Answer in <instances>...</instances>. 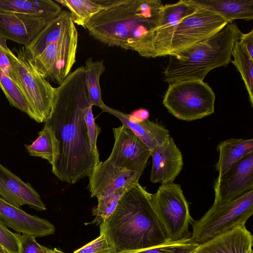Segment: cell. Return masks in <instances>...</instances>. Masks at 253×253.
I'll list each match as a JSON object with an SVG mask.
<instances>
[{
  "label": "cell",
  "instance_id": "37",
  "mask_svg": "<svg viewBox=\"0 0 253 253\" xmlns=\"http://www.w3.org/2000/svg\"><path fill=\"white\" fill-rule=\"evenodd\" d=\"M239 41L245 48L249 54L253 58V30L248 33H242Z\"/></svg>",
  "mask_w": 253,
  "mask_h": 253
},
{
  "label": "cell",
  "instance_id": "27",
  "mask_svg": "<svg viewBox=\"0 0 253 253\" xmlns=\"http://www.w3.org/2000/svg\"><path fill=\"white\" fill-rule=\"evenodd\" d=\"M25 147L30 156L44 159L51 166L58 156L56 142L51 130L45 125L38 132L37 138Z\"/></svg>",
  "mask_w": 253,
  "mask_h": 253
},
{
  "label": "cell",
  "instance_id": "15",
  "mask_svg": "<svg viewBox=\"0 0 253 253\" xmlns=\"http://www.w3.org/2000/svg\"><path fill=\"white\" fill-rule=\"evenodd\" d=\"M47 23L40 17L0 12V36L27 46Z\"/></svg>",
  "mask_w": 253,
  "mask_h": 253
},
{
  "label": "cell",
  "instance_id": "30",
  "mask_svg": "<svg viewBox=\"0 0 253 253\" xmlns=\"http://www.w3.org/2000/svg\"><path fill=\"white\" fill-rule=\"evenodd\" d=\"M0 87L10 104L35 120L34 115L22 94L12 80L0 67Z\"/></svg>",
  "mask_w": 253,
  "mask_h": 253
},
{
  "label": "cell",
  "instance_id": "13",
  "mask_svg": "<svg viewBox=\"0 0 253 253\" xmlns=\"http://www.w3.org/2000/svg\"><path fill=\"white\" fill-rule=\"evenodd\" d=\"M142 173L118 167L108 159L100 162L88 176L90 196H105L128 183L138 182Z\"/></svg>",
  "mask_w": 253,
  "mask_h": 253
},
{
  "label": "cell",
  "instance_id": "25",
  "mask_svg": "<svg viewBox=\"0 0 253 253\" xmlns=\"http://www.w3.org/2000/svg\"><path fill=\"white\" fill-rule=\"evenodd\" d=\"M70 11L75 24L84 28L90 19L105 8L104 0H56Z\"/></svg>",
  "mask_w": 253,
  "mask_h": 253
},
{
  "label": "cell",
  "instance_id": "11",
  "mask_svg": "<svg viewBox=\"0 0 253 253\" xmlns=\"http://www.w3.org/2000/svg\"><path fill=\"white\" fill-rule=\"evenodd\" d=\"M213 204L219 205L234 200L253 189V152L232 165L224 174L215 179Z\"/></svg>",
  "mask_w": 253,
  "mask_h": 253
},
{
  "label": "cell",
  "instance_id": "23",
  "mask_svg": "<svg viewBox=\"0 0 253 253\" xmlns=\"http://www.w3.org/2000/svg\"><path fill=\"white\" fill-rule=\"evenodd\" d=\"M73 22L70 12L62 10L55 18L47 23L28 46H25L30 55L33 58L39 55L63 35Z\"/></svg>",
  "mask_w": 253,
  "mask_h": 253
},
{
  "label": "cell",
  "instance_id": "12",
  "mask_svg": "<svg viewBox=\"0 0 253 253\" xmlns=\"http://www.w3.org/2000/svg\"><path fill=\"white\" fill-rule=\"evenodd\" d=\"M115 139L108 158L121 168L143 173L152 151L128 127L113 128Z\"/></svg>",
  "mask_w": 253,
  "mask_h": 253
},
{
  "label": "cell",
  "instance_id": "1",
  "mask_svg": "<svg viewBox=\"0 0 253 253\" xmlns=\"http://www.w3.org/2000/svg\"><path fill=\"white\" fill-rule=\"evenodd\" d=\"M90 105L81 66L56 87L52 109L44 122L58 151L52 172L63 182L73 184L88 177L100 162L91 149L84 118Z\"/></svg>",
  "mask_w": 253,
  "mask_h": 253
},
{
  "label": "cell",
  "instance_id": "33",
  "mask_svg": "<svg viewBox=\"0 0 253 253\" xmlns=\"http://www.w3.org/2000/svg\"><path fill=\"white\" fill-rule=\"evenodd\" d=\"M73 253H114V252L105 236L100 234L97 238L76 250Z\"/></svg>",
  "mask_w": 253,
  "mask_h": 253
},
{
  "label": "cell",
  "instance_id": "3",
  "mask_svg": "<svg viewBox=\"0 0 253 253\" xmlns=\"http://www.w3.org/2000/svg\"><path fill=\"white\" fill-rule=\"evenodd\" d=\"M149 193L139 182L120 199L111 215L100 224L114 253L141 250L169 241Z\"/></svg>",
  "mask_w": 253,
  "mask_h": 253
},
{
  "label": "cell",
  "instance_id": "8",
  "mask_svg": "<svg viewBox=\"0 0 253 253\" xmlns=\"http://www.w3.org/2000/svg\"><path fill=\"white\" fill-rule=\"evenodd\" d=\"M151 197L168 241H175L190 236L188 227L193 220L180 185L173 182L161 184Z\"/></svg>",
  "mask_w": 253,
  "mask_h": 253
},
{
  "label": "cell",
  "instance_id": "36",
  "mask_svg": "<svg viewBox=\"0 0 253 253\" xmlns=\"http://www.w3.org/2000/svg\"><path fill=\"white\" fill-rule=\"evenodd\" d=\"M10 49L6 43V40L0 36V67L8 76L10 63L8 54Z\"/></svg>",
  "mask_w": 253,
  "mask_h": 253
},
{
  "label": "cell",
  "instance_id": "29",
  "mask_svg": "<svg viewBox=\"0 0 253 253\" xmlns=\"http://www.w3.org/2000/svg\"><path fill=\"white\" fill-rule=\"evenodd\" d=\"M137 182H138L128 183L108 195L97 198V205L92 209V215L95 216V218L92 221L86 224H96L99 225L108 218L114 211L123 195Z\"/></svg>",
  "mask_w": 253,
  "mask_h": 253
},
{
  "label": "cell",
  "instance_id": "9",
  "mask_svg": "<svg viewBox=\"0 0 253 253\" xmlns=\"http://www.w3.org/2000/svg\"><path fill=\"white\" fill-rule=\"evenodd\" d=\"M78 41V31L73 22L57 40L36 57H31L36 68L46 79L60 85L76 62Z\"/></svg>",
  "mask_w": 253,
  "mask_h": 253
},
{
  "label": "cell",
  "instance_id": "34",
  "mask_svg": "<svg viewBox=\"0 0 253 253\" xmlns=\"http://www.w3.org/2000/svg\"><path fill=\"white\" fill-rule=\"evenodd\" d=\"M92 107V106L90 105L86 109L84 113V118L91 149L95 154L99 157L97 147V140L100 133L101 128L95 123Z\"/></svg>",
  "mask_w": 253,
  "mask_h": 253
},
{
  "label": "cell",
  "instance_id": "32",
  "mask_svg": "<svg viewBox=\"0 0 253 253\" xmlns=\"http://www.w3.org/2000/svg\"><path fill=\"white\" fill-rule=\"evenodd\" d=\"M20 235L10 231L0 218V247L6 253H18Z\"/></svg>",
  "mask_w": 253,
  "mask_h": 253
},
{
  "label": "cell",
  "instance_id": "28",
  "mask_svg": "<svg viewBox=\"0 0 253 253\" xmlns=\"http://www.w3.org/2000/svg\"><path fill=\"white\" fill-rule=\"evenodd\" d=\"M234 60L232 63L240 73L248 91L249 100L253 105V58L237 40L234 43L232 51Z\"/></svg>",
  "mask_w": 253,
  "mask_h": 253
},
{
  "label": "cell",
  "instance_id": "18",
  "mask_svg": "<svg viewBox=\"0 0 253 253\" xmlns=\"http://www.w3.org/2000/svg\"><path fill=\"white\" fill-rule=\"evenodd\" d=\"M150 180L153 183H172L181 172L183 157L172 138L156 147L152 152Z\"/></svg>",
  "mask_w": 253,
  "mask_h": 253
},
{
  "label": "cell",
  "instance_id": "39",
  "mask_svg": "<svg viewBox=\"0 0 253 253\" xmlns=\"http://www.w3.org/2000/svg\"><path fill=\"white\" fill-rule=\"evenodd\" d=\"M0 253H6L0 247Z\"/></svg>",
  "mask_w": 253,
  "mask_h": 253
},
{
  "label": "cell",
  "instance_id": "20",
  "mask_svg": "<svg viewBox=\"0 0 253 253\" xmlns=\"http://www.w3.org/2000/svg\"><path fill=\"white\" fill-rule=\"evenodd\" d=\"M100 109L103 112L118 118L123 125L129 128L152 152L170 137L169 131L158 123L148 119L134 121L130 118V115L112 108L106 104Z\"/></svg>",
  "mask_w": 253,
  "mask_h": 253
},
{
  "label": "cell",
  "instance_id": "10",
  "mask_svg": "<svg viewBox=\"0 0 253 253\" xmlns=\"http://www.w3.org/2000/svg\"><path fill=\"white\" fill-rule=\"evenodd\" d=\"M227 23L220 15L197 7L193 13L183 18L178 23L172 38L169 55L210 37Z\"/></svg>",
  "mask_w": 253,
  "mask_h": 253
},
{
  "label": "cell",
  "instance_id": "19",
  "mask_svg": "<svg viewBox=\"0 0 253 253\" xmlns=\"http://www.w3.org/2000/svg\"><path fill=\"white\" fill-rule=\"evenodd\" d=\"M253 235L245 226L199 244L193 253H253Z\"/></svg>",
  "mask_w": 253,
  "mask_h": 253
},
{
  "label": "cell",
  "instance_id": "16",
  "mask_svg": "<svg viewBox=\"0 0 253 253\" xmlns=\"http://www.w3.org/2000/svg\"><path fill=\"white\" fill-rule=\"evenodd\" d=\"M0 197L18 208L28 205L37 211L46 210L39 193L29 183L0 163Z\"/></svg>",
  "mask_w": 253,
  "mask_h": 253
},
{
  "label": "cell",
  "instance_id": "2",
  "mask_svg": "<svg viewBox=\"0 0 253 253\" xmlns=\"http://www.w3.org/2000/svg\"><path fill=\"white\" fill-rule=\"evenodd\" d=\"M105 8L85 26L89 35L109 46L154 58L153 41L164 6L160 0H104Z\"/></svg>",
  "mask_w": 253,
  "mask_h": 253
},
{
  "label": "cell",
  "instance_id": "26",
  "mask_svg": "<svg viewBox=\"0 0 253 253\" xmlns=\"http://www.w3.org/2000/svg\"><path fill=\"white\" fill-rule=\"evenodd\" d=\"M84 67L90 104L92 106H96L101 108L105 105L102 100L100 85V78L106 69L104 61H93L91 57H89L85 60Z\"/></svg>",
  "mask_w": 253,
  "mask_h": 253
},
{
  "label": "cell",
  "instance_id": "31",
  "mask_svg": "<svg viewBox=\"0 0 253 253\" xmlns=\"http://www.w3.org/2000/svg\"><path fill=\"white\" fill-rule=\"evenodd\" d=\"M198 245L190 236L178 241H169L148 249L121 253H193Z\"/></svg>",
  "mask_w": 253,
  "mask_h": 253
},
{
  "label": "cell",
  "instance_id": "6",
  "mask_svg": "<svg viewBox=\"0 0 253 253\" xmlns=\"http://www.w3.org/2000/svg\"><path fill=\"white\" fill-rule=\"evenodd\" d=\"M253 214V189L238 198L213 204L199 220L192 223L191 237L199 245L234 229L245 227Z\"/></svg>",
  "mask_w": 253,
  "mask_h": 253
},
{
  "label": "cell",
  "instance_id": "21",
  "mask_svg": "<svg viewBox=\"0 0 253 253\" xmlns=\"http://www.w3.org/2000/svg\"><path fill=\"white\" fill-rule=\"evenodd\" d=\"M196 7L215 13L228 23L253 19V0H188Z\"/></svg>",
  "mask_w": 253,
  "mask_h": 253
},
{
  "label": "cell",
  "instance_id": "4",
  "mask_svg": "<svg viewBox=\"0 0 253 253\" xmlns=\"http://www.w3.org/2000/svg\"><path fill=\"white\" fill-rule=\"evenodd\" d=\"M242 33L235 23H228L210 37L170 54L164 81L169 84L188 80L203 81L212 69L229 63L234 43Z\"/></svg>",
  "mask_w": 253,
  "mask_h": 253
},
{
  "label": "cell",
  "instance_id": "38",
  "mask_svg": "<svg viewBox=\"0 0 253 253\" xmlns=\"http://www.w3.org/2000/svg\"><path fill=\"white\" fill-rule=\"evenodd\" d=\"M45 253H65L62 251L57 249L54 248L53 249H48L47 248H45Z\"/></svg>",
  "mask_w": 253,
  "mask_h": 253
},
{
  "label": "cell",
  "instance_id": "14",
  "mask_svg": "<svg viewBox=\"0 0 253 253\" xmlns=\"http://www.w3.org/2000/svg\"><path fill=\"white\" fill-rule=\"evenodd\" d=\"M196 9L188 0L164 5L153 41L154 58L169 55L172 38L178 23Z\"/></svg>",
  "mask_w": 253,
  "mask_h": 253
},
{
  "label": "cell",
  "instance_id": "17",
  "mask_svg": "<svg viewBox=\"0 0 253 253\" xmlns=\"http://www.w3.org/2000/svg\"><path fill=\"white\" fill-rule=\"evenodd\" d=\"M0 218L18 233L42 237L53 234L55 227L48 220L30 214L0 197Z\"/></svg>",
  "mask_w": 253,
  "mask_h": 253
},
{
  "label": "cell",
  "instance_id": "7",
  "mask_svg": "<svg viewBox=\"0 0 253 253\" xmlns=\"http://www.w3.org/2000/svg\"><path fill=\"white\" fill-rule=\"evenodd\" d=\"M215 100L214 92L207 83L188 80L169 84L163 104L176 118L190 122L214 113Z\"/></svg>",
  "mask_w": 253,
  "mask_h": 253
},
{
  "label": "cell",
  "instance_id": "5",
  "mask_svg": "<svg viewBox=\"0 0 253 253\" xmlns=\"http://www.w3.org/2000/svg\"><path fill=\"white\" fill-rule=\"evenodd\" d=\"M8 57L10 63L8 77L28 103L35 121L44 123L52 109L56 87L37 70L25 46L16 50V54L10 50Z\"/></svg>",
  "mask_w": 253,
  "mask_h": 253
},
{
  "label": "cell",
  "instance_id": "24",
  "mask_svg": "<svg viewBox=\"0 0 253 253\" xmlns=\"http://www.w3.org/2000/svg\"><path fill=\"white\" fill-rule=\"evenodd\" d=\"M219 158L215 165L218 175L225 173L237 162L253 152V139L231 138L217 145Z\"/></svg>",
  "mask_w": 253,
  "mask_h": 253
},
{
  "label": "cell",
  "instance_id": "22",
  "mask_svg": "<svg viewBox=\"0 0 253 253\" xmlns=\"http://www.w3.org/2000/svg\"><path fill=\"white\" fill-rule=\"evenodd\" d=\"M62 10L59 4L52 0H0V12L40 17L47 22L55 18Z\"/></svg>",
  "mask_w": 253,
  "mask_h": 253
},
{
  "label": "cell",
  "instance_id": "35",
  "mask_svg": "<svg viewBox=\"0 0 253 253\" xmlns=\"http://www.w3.org/2000/svg\"><path fill=\"white\" fill-rule=\"evenodd\" d=\"M36 237L20 234L18 253H45V247L39 244Z\"/></svg>",
  "mask_w": 253,
  "mask_h": 253
}]
</instances>
